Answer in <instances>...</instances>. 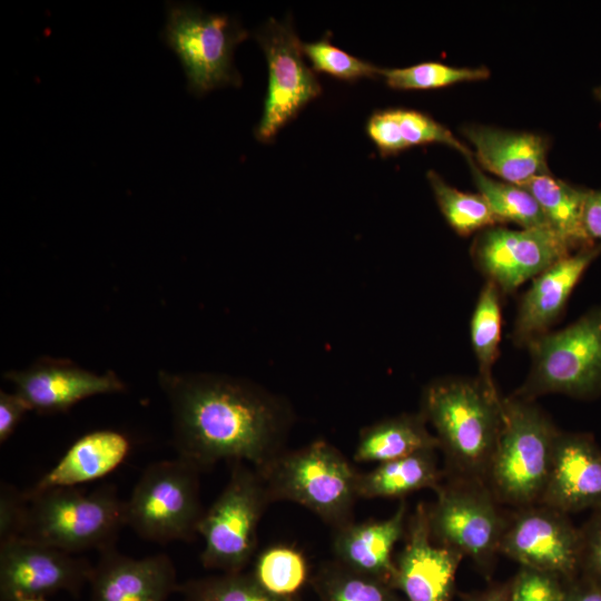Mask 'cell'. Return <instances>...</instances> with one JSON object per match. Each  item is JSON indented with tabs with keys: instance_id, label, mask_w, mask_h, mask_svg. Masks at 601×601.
<instances>
[{
	"instance_id": "1",
	"label": "cell",
	"mask_w": 601,
	"mask_h": 601,
	"mask_svg": "<svg viewBox=\"0 0 601 601\" xmlns=\"http://www.w3.org/2000/svg\"><path fill=\"white\" fill-rule=\"evenodd\" d=\"M177 456L200 471L217 462L256 470L284 451L292 412L284 401L244 378L159 371Z\"/></svg>"
},
{
	"instance_id": "2",
	"label": "cell",
	"mask_w": 601,
	"mask_h": 601,
	"mask_svg": "<svg viewBox=\"0 0 601 601\" xmlns=\"http://www.w3.org/2000/svg\"><path fill=\"white\" fill-rule=\"evenodd\" d=\"M502 397L479 377L449 376L423 391L421 413L435 431L452 476L485 482L502 424Z\"/></svg>"
},
{
	"instance_id": "3",
	"label": "cell",
	"mask_w": 601,
	"mask_h": 601,
	"mask_svg": "<svg viewBox=\"0 0 601 601\" xmlns=\"http://www.w3.org/2000/svg\"><path fill=\"white\" fill-rule=\"evenodd\" d=\"M28 509L19 539L77 554L115 546L125 525V501L112 484L91 492L79 486L27 493Z\"/></svg>"
},
{
	"instance_id": "4",
	"label": "cell",
	"mask_w": 601,
	"mask_h": 601,
	"mask_svg": "<svg viewBox=\"0 0 601 601\" xmlns=\"http://www.w3.org/2000/svg\"><path fill=\"white\" fill-rule=\"evenodd\" d=\"M502 424L485 483L500 503L540 502L560 430L534 401L502 397Z\"/></svg>"
},
{
	"instance_id": "5",
	"label": "cell",
	"mask_w": 601,
	"mask_h": 601,
	"mask_svg": "<svg viewBox=\"0 0 601 601\" xmlns=\"http://www.w3.org/2000/svg\"><path fill=\"white\" fill-rule=\"evenodd\" d=\"M270 501H290L312 511L334 530L353 522L357 471L324 440L283 451L257 470Z\"/></svg>"
},
{
	"instance_id": "6",
	"label": "cell",
	"mask_w": 601,
	"mask_h": 601,
	"mask_svg": "<svg viewBox=\"0 0 601 601\" xmlns=\"http://www.w3.org/2000/svg\"><path fill=\"white\" fill-rule=\"evenodd\" d=\"M525 347L531 367L513 395L534 401L554 393L577 398L601 393V307L534 338Z\"/></svg>"
},
{
	"instance_id": "7",
	"label": "cell",
	"mask_w": 601,
	"mask_h": 601,
	"mask_svg": "<svg viewBox=\"0 0 601 601\" xmlns=\"http://www.w3.org/2000/svg\"><path fill=\"white\" fill-rule=\"evenodd\" d=\"M200 472L178 456L149 464L125 501V525L159 544L194 540L205 512Z\"/></svg>"
},
{
	"instance_id": "8",
	"label": "cell",
	"mask_w": 601,
	"mask_h": 601,
	"mask_svg": "<svg viewBox=\"0 0 601 601\" xmlns=\"http://www.w3.org/2000/svg\"><path fill=\"white\" fill-rule=\"evenodd\" d=\"M270 502L259 472L246 463H231L227 484L198 524L201 564L219 572L244 571L255 555L259 521Z\"/></svg>"
},
{
	"instance_id": "9",
	"label": "cell",
	"mask_w": 601,
	"mask_h": 601,
	"mask_svg": "<svg viewBox=\"0 0 601 601\" xmlns=\"http://www.w3.org/2000/svg\"><path fill=\"white\" fill-rule=\"evenodd\" d=\"M166 12L162 39L179 58L191 93L203 96L216 88L240 86L234 50L248 32L237 20L190 3L168 2Z\"/></svg>"
},
{
	"instance_id": "10",
	"label": "cell",
	"mask_w": 601,
	"mask_h": 601,
	"mask_svg": "<svg viewBox=\"0 0 601 601\" xmlns=\"http://www.w3.org/2000/svg\"><path fill=\"white\" fill-rule=\"evenodd\" d=\"M426 504L431 536L437 544L470 558L490 573L500 553L508 518L487 484L477 479L447 475Z\"/></svg>"
},
{
	"instance_id": "11",
	"label": "cell",
	"mask_w": 601,
	"mask_h": 601,
	"mask_svg": "<svg viewBox=\"0 0 601 601\" xmlns=\"http://www.w3.org/2000/svg\"><path fill=\"white\" fill-rule=\"evenodd\" d=\"M268 65V87L255 136L272 141L277 132L322 92L321 83L306 63L303 43L289 20L270 18L256 32Z\"/></svg>"
},
{
	"instance_id": "12",
	"label": "cell",
	"mask_w": 601,
	"mask_h": 601,
	"mask_svg": "<svg viewBox=\"0 0 601 601\" xmlns=\"http://www.w3.org/2000/svg\"><path fill=\"white\" fill-rule=\"evenodd\" d=\"M581 530L561 511L536 503L508 518L500 553L520 566L538 570L569 582L581 565Z\"/></svg>"
},
{
	"instance_id": "13",
	"label": "cell",
	"mask_w": 601,
	"mask_h": 601,
	"mask_svg": "<svg viewBox=\"0 0 601 601\" xmlns=\"http://www.w3.org/2000/svg\"><path fill=\"white\" fill-rule=\"evenodd\" d=\"M573 252L577 250L551 228L510 229L501 225L481 230L471 247L475 266L502 295L514 292Z\"/></svg>"
},
{
	"instance_id": "14",
	"label": "cell",
	"mask_w": 601,
	"mask_h": 601,
	"mask_svg": "<svg viewBox=\"0 0 601 601\" xmlns=\"http://www.w3.org/2000/svg\"><path fill=\"white\" fill-rule=\"evenodd\" d=\"M92 568L85 558L23 539L0 543V601L60 591L79 597Z\"/></svg>"
},
{
	"instance_id": "15",
	"label": "cell",
	"mask_w": 601,
	"mask_h": 601,
	"mask_svg": "<svg viewBox=\"0 0 601 601\" xmlns=\"http://www.w3.org/2000/svg\"><path fill=\"white\" fill-rule=\"evenodd\" d=\"M404 545L395 561L393 588L404 601H451L463 555L433 541L426 503L408 515Z\"/></svg>"
},
{
	"instance_id": "16",
	"label": "cell",
	"mask_w": 601,
	"mask_h": 601,
	"mask_svg": "<svg viewBox=\"0 0 601 601\" xmlns=\"http://www.w3.org/2000/svg\"><path fill=\"white\" fill-rule=\"evenodd\" d=\"M3 378L39 414L67 412L90 396L126 390L112 371L96 374L69 359L52 357H42L23 370L7 371Z\"/></svg>"
},
{
	"instance_id": "17",
	"label": "cell",
	"mask_w": 601,
	"mask_h": 601,
	"mask_svg": "<svg viewBox=\"0 0 601 601\" xmlns=\"http://www.w3.org/2000/svg\"><path fill=\"white\" fill-rule=\"evenodd\" d=\"M539 503L565 514L601 510V449L590 434L559 431Z\"/></svg>"
},
{
	"instance_id": "18",
	"label": "cell",
	"mask_w": 601,
	"mask_h": 601,
	"mask_svg": "<svg viewBox=\"0 0 601 601\" xmlns=\"http://www.w3.org/2000/svg\"><path fill=\"white\" fill-rule=\"evenodd\" d=\"M88 584L90 601H168L179 587L169 555L137 559L120 553L116 545L99 552Z\"/></svg>"
},
{
	"instance_id": "19",
	"label": "cell",
	"mask_w": 601,
	"mask_h": 601,
	"mask_svg": "<svg viewBox=\"0 0 601 601\" xmlns=\"http://www.w3.org/2000/svg\"><path fill=\"white\" fill-rule=\"evenodd\" d=\"M598 245L581 248L563 257L535 276L522 295L512 331L516 346H526L550 332L591 263L600 255Z\"/></svg>"
},
{
	"instance_id": "20",
	"label": "cell",
	"mask_w": 601,
	"mask_h": 601,
	"mask_svg": "<svg viewBox=\"0 0 601 601\" xmlns=\"http://www.w3.org/2000/svg\"><path fill=\"white\" fill-rule=\"evenodd\" d=\"M407 511L406 501L401 500L395 512L387 519L358 523L353 521L334 530V560L357 573L393 587V550L405 534Z\"/></svg>"
},
{
	"instance_id": "21",
	"label": "cell",
	"mask_w": 601,
	"mask_h": 601,
	"mask_svg": "<svg viewBox=\"0 0 601 601\" xmlns=\"http://www.w3.org/2000/svg\"><path fill=\"white\" fill-rule=\"evenodd\" d=\"M462 132L473 145L481 167L503 181L522 186L535 176L550 174L549 142L541 135L483 125L465 126Z\"/></svg>"
},
{
	"instance_id": "22",
	"label": "cell",
	"mask_w": 601,
	"mask_h": 601,
	"mask_svg": "<svg viewBox=\"0 0 601 601\" xmlns=\"http://www.w3.org/2000/svg\"><path fill=\"white\" fill-rule=\"evenodd\" d=\"M131 451L129 437L115 430H96L78 437L27 493L53 487H73L107 476Z\"/></svg>"
},
{
	"instance_id": "23",
	"label": "cell",
	"mask_w": 601,
	"mask_h": 601,
	"mask_svg": "<svg viewBox=\"0 0 601 601\" xmlns=\"http://www.w3.org/2000/svg\"><path fill=\"white\" fill-rule=\"evenodd\" d=\"M437 450H425L377 464L368 472H358L357 497L402 499L423 490H436L444 472L439 467Z\"/></svg>"
},
{
	"instance_id": "24",
	"label": "cell",
	"mask_w": 601,
	"mask_h": 601,
	"mask_svg": "<svg viewBox=\"0 0 601 601\" xmlns=\"http://www.w3.org/2000/svg\"><path fill=\"white\" fill-rule=\"evenodd\" d=\"M425 450H439L423 414L405 413L364 427L354 452L357 463H384Z\"/></svg>"
},
{
	"instance_id": "25",
	"label": "cell",
	"mask_w": 601,
	"mask_h": 601,
	"mask_svg": "<svg viewBox=\"0 0 601 601\" xmlns=\"http://www.w3.org/2000/svg\"><path fill=\"white\" fill-rule=\"evenodd\" d=\"M542 208L551 229L561 236L573 250L595 245L583 225V208L588 189H581L555 178L539 175L524 185Z\"/></svg>"
},
{
	"instance_id": "26",
	"label": "cell",
	"mask_w": 601,
	"mask_h": 601,
	"mask_svg": "<svg viewBox=\"0 0 601 601\" xmlns=\"http://www.w3.org/2000/svg\"><path fill=\"white\" fill-rule=\"evenodd\" d=\"M479 194L489 204L500 224L513 223L521 228H550L542 208L524 187L487 177L467 158Z\"/></svg>"
},
{
	"instance_id": "27",
	"label": "cell",
	"mask_w": 601,
	"mask_h": 601,
	"mask_svg": "<svg viewBox=\"0 0 601 601\" xmlns=\"http://www.w3.org/2000/svg\"><path fill=\"white\" fill-rule=\"evenodd\" d=\"M502 293L495 284L486 280L477 297L470 323L472 348L479 366V378L496 388L492 368L499 356L502 329Z\"/></svg>"
},
{
	"instance_id": "28",
	"label": "cell",
	"mask_w": 601,
	"mask_h": 601,
	"mask_svg": "<svg viewBox=\"0 0 601 601\" xmlns=\"http://www.w3.org/2000/svg\"><path fill=\"white\" fill-rule=\"evenodd\" d=\"M250 573L268 593L297 599L309 580V565L302 551L287 544H275L257 555Z\"/></svg>"
},
{
	"instance_id": "29",
	"label": "cell",
	"mask_w": 601,
	"mask_h": 601,
	"mask_svg": "<svg viewBox=\"0 0 601 601\" xmlns=\"http://www.w3.org/2000/svg\"><path fill=\"white\" fill-rule=\"evenodd\" d=\"M311 582L322 601H404L390 584L357 573L336 560L324 563Z\"/></svg>"
},
{
	"instance_id": "30",
	"label": "cell",
	"mask_w": 601,
	"mask_h": 601,
	"mask_svg": "<svg viewBox=\"0 0 601 601\" xmlns=\"http://www.w3.org/2000/svg\"><path fill=\"white\" fill-rule=\"evenodd\" d=\"M427 180L436 203L449 225L461 236L501 225L482 195L461 191L450 186L434 170Z\"/></svg>"
},
{
	"instance_id": "31",
	"label": "cell",
	"mask_w": 601,
	"mask_h": 601,
	"mask_svg": "<svg viewBox=\"0 0 601 601\" xmlns=\"http://www.w3.org/2000/svg\"><path fill=\"white\" fill-rule=\"evenodd\" d=\"M178 593L183 601H298L268 593L245 571L190 579L179 584Z\"/></svg>"
},
{
	"instance_id": "32",
	"label": "cell",
	"mask_w": 601,
	"mask_h": 601,
	"mask_svg": "<svg viewBox=\"0 0 601 601\" xmlns=\"http://www.w3.org/2000/svg\"><path fill=\"white\" fill-rule=\"evenodd\" d=\"M387 86L394 89H432L490 77L486 67H453L441 62H422L405 68H380Z\"/></svg>"
},
{
	"instance_id": "33",
	"label": "cell",
	"mask_w": 601,
	"mask_h": 601,
	"mask_svg": "<svg viewBox=\"0 0 601 601\" xmlns=\"http://www.w3.org/2000/svg\"><path fill=\"white\" fill-rule=\"evenodd\" d=\"M303 52L314 71L326 72L342 80L355 81L380 76L377 66L333 46L328 35L317 41L303 43Z\"/></svg>"
},
{
	"instance_id": "34",
	"label": "cell",
	"mask_w": 601,
	"mask_h": 601,
	"mask_svg": "<svg viewBox=\"0 0 601 601\" xmlns=\"http://www.w3.org/2000/svg\"><path fill=\"white\" fill-rule=\"evenodd\" d=\"M396 115L400 132L407 148L416 145L440 142L459 150L466 158H473L474 152L467 146L428 115L402 108H396Z\"/></svg>"
},
{
	"instance_id": "35",
	"label": "cell",
	"mask_w": 601,
	"mask_h": 601,
	"mask_svg": "<svg viewBox=\"0 0 601 601\" xmlns=\"http://www.w3.org/2000/svg\"><path fill=\"white\" fill-rule=\"evenodd\" d=\"M565 582L538 570L520 566L512 578L510 601H562Z\"/></svg>"
},
{
	"instance_id": "36",
	"label": "cell",
	"mask_w": 601,
	"mask_h": 601,
	"mask_svg": "<svg viewBox=\"0 0 601 601\" xmlns=\"http://www.w3.org/2000/svg\"><path fill=\"white\" fill-rule=\"evenodd\" d=\"M28 500L24 491L1 481L0 484V543L19 539L23 529Z\"/></svg>"
},
{
	"instance_id": "37",
	"label": "cell",
	"mask_w": 601,
	"mask_h": 601,
	"mask_svg": "<svg viewBox=\"0 0 601 601\" xmlns=\"http://www.w3.org/2000/svg\"><path fill=\"white\" fill-rule=\"evenodd\" d=\"M366 131L382 156L395 155L407 149L400 132L396 108L373 112L367 120Z\"/></svg>"
},
{
	"instance_id": "38",
	"label": "cell",
	"mask_w": 601,
	"mask_h": 601,
	"mask_svg": "<svg viewBox=\"0 0 601 601\" xmlns=\"http://www.w3.org/2000/svg\"><path fill=\"white\" fill-rule=\"evenodd\" d=\"M582 552L580 572L582 577L601 585V510L580 529Z\"/></svg>"
},
{
	"instance_id": "39",
	"label": "cell",
	"mask_w": 601,
	"mask_h": 601,
	"mask_svg": "<svg viewBox=\"0 0 601 601\" xmlns=\"http://www.w3.org/2000/svg\"><path fill=\"white\" fill-rule=\"evenodd\" d=\"M29 411L30 406L17 392L0 391V443H4L13 434Z\"/></svg>"
},
{
	"instance_id": "40",
	"label": "cell",
	"mask_w": 601,
	"mask_h": 601,
	"mask_svg": "<svg viewBox=\"0 0 601 601\" xmlns=\"http://www.w3.org/2000/svg\"><path fill=\"white\" fill-rule=\"evenodd\" d=\"M583 225L592 243L601 247V190L587 191Z\"/></svg>"
},
{
	"instance_id": "41",
	"label": "cell",
	"mask_w": 601,
	"mask_h": 601,
	"mask_svg": "<svg viewBox=\"0 0 601 601\" xmlns=\"http://www.w3.org/2000/svg\"><path fill=\"white\" fill-rule=\"evenodd\" d=\"M562 601H601V585L583 577L565 582Z\"/></svg>"
},
{
	"instance_id": "42",
	"label": "cell",
	"mask_w": 601,
	"mask_h": 601,
	"mask_svg": "<svg viewBox=\"0 0 601 601\" xmlns=\"http://www.w3.org/2000/svg\"><path fill=\"white\" fill-rule=\"evenodd\" d=\"M512 579L506 582L494 583L483 591L466 597L463 601H510Z\"/></svg>"
},
{
	"instance_id": "43",
	"label": "cell",
	"mask_w": 601,
	"mask_h": 601,
	"mask_svg": "<svg viewBox=\"0 0 601 601\" xmlns=\"http://www.w3.org/2000/svg\"><path fill=\"white\" fill-rule=\"evenodd\" d=\"M11 601H48L47 598L43 597H28V598H18Z\"/></svg>"
},
{
	"instance_id": "44",
	"label": "cell",
	"mask_w": 601,
	"mask_h": 601,
	"mask_svg": "<svg viewBox=\"0 0 601 601\" xmlns=\"http://www.w3.org/2000/svg\"><path fill=\"white\" fill-rule=\"evenodd\" d=\"M593 92L595 98L601 101V86L597 87Z\"/></svg>"
}]
</instances>
